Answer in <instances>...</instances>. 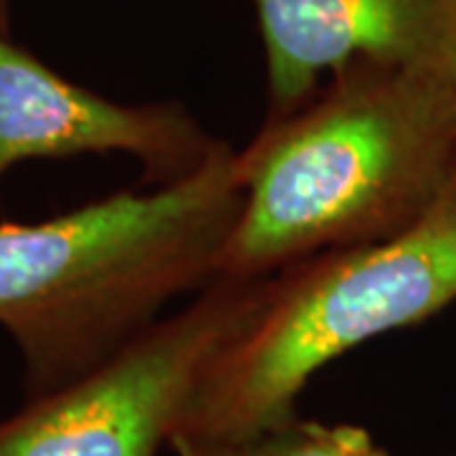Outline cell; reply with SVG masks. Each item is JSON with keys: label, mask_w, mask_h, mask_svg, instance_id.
I'll return each mask as SVG.
<instances>
[{"label": "cell", "mask_w": 456, "mask_h": 456, "mask_svg": "<svg viewBox=\"0 0 456 456\" xmlns=\"http://www.w3.org/2000/svg\"><path fill=\"white\" fill-rule=\"evenodd\" d=\"M241 206L213 279L274 277L401 233L456 178V77L353 61L236 150Z\"/></svg>", "instance_id": "6da1fadb"}, {"label": "cell", "mask_w": 456, "mask_h": 456, "mask_svg": "<svg viewBox=\"0 0 456 456\" xmlns=\"http://www.w3.org/2000/svg\"><path fill=\"white\" fill-rule=\"evenodd\" d=\"M241 206L236 150L150 191H119L36 224H0V327L26 398L94 370L216 274Z\"/></svg>", "instance_id": "7a4b0ae2"}, {"label": "cell", "mask_w": 456, "mask_h": 456, "mask_svg": "<svg viewBox=\"0 0 456 456\" xmlns=\"http://www.w3.org/2000/svg\"><path fill=\"white\" fill-rule=\"evenodd\" d=\"M456 302V178L401 233L299 261L213 355L173 446L246 436L297 416L314 373Z\"/></svg>", "instance_id": "3957f363"}, {"label": "cell", "mask_w": 456, "mask_h": 456, "mask_svg": "<svg viewBox=\"0 0 456 456\" xmlns=\"http://www.w3.org/2000/svg\"><path fill=\"white\" fill-rule=\"evenodd\" d=\"M264 279H211L94 370L0 419V456H160L213 355L259 312Z\"/></svg>", "instance_id": "277c9868"}, {"label": "cell", "mask_w": 456, "mask_h": 456, "mask_svg": "<svg viewBox=\"0 0 456 456\" xmlns=\"http://www.w3.org/2000/svg\"><path fill=\"white\" fill-rule=\"evenodd\" d=\"M224 145L178 102L102 97L0 31V178L28 160L127 155L152 183H167L196 173Z\"/></svg>", "instance_id": "5b68a950"}, {"label": "cell", "mask_w": 456, "mask_h": 456, "mask_svg": "<svg viewBox=\"0 0 456 456\" xmlns=\"http://www.w3.org/2000/svg\"><path fill=\"white\" fill-rule=\"evenodd\" d=\"M266 64V119L353 61L456 77V0H251Z\"/></svg>", "instance_id": "8992f818"}, {"label": "cell", "mask_w": 456, "mask_h": 456, "mask_svg": "<svg viewBox=\"0 0 456 456\" xmlns=\"http://www.w3.org/2000/svg\"><path fill=\"white\" fill-rule=\"evenodd\" d=\"M175 456H388L370 431L353 424H322L299 413L246 436L173 446Z\"/></svg>", "instance_id": "52a82bcc"}, {"label": "cell", "mask_w": 456, "mask_h": 456, "mask_svg": "<svg viewBox=\"0 0 456 456\" xmlns=\"http://www.w3.org/2000/svg\"><path fill=\"white\" fill-rule=\"evenodd\" d=\"M0 31L8 33V0H0Z\"/></svg>", "instance_id": "ba28073f"}]
</instances>
